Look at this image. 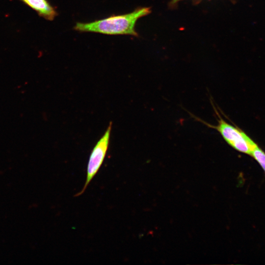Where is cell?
Here are the masks:
<instances>
[{
	"label": "cell",
	"mask_w": 265,
	"mask_h": 265,
	"mask_svg": "<svg viewBox=\"0 0 265 265\" xmlns=\"http://www.w3.org/2000/svg\"><path fill=\"white\" fill-rule=\"evenodd\" d=\"M213 108L217 117V124L203 123L217 131L224 140L236 150L251 155L256 144L240 129L226 122L213 106Z\"/></svg>",
	"instance_id": "obj_2"
},
{
	"label": "cell",
	"mask_w": 265,
	"mask_h": 265,
	"mask_svg": "<svg viewBox=\"0 0 265 265\" xmlns=\"http://www.w3.org/2000/svg\"><path fill=\"white\" fill-rule=\"evenodd\" d=\"M150 7H142L122 15L110 17L89 23H77L76 30L94 32L106 34H128L137 36L135 25L137 20L149 14Z\"/></svg>",
	"instance_id": "obj_1"
},
{
	"label": "cell",
	"mask_w": 265,
	"mask_h": 265,
	"mask_svg": "<svg viewBox=\"0 0 265 265\" xmlns=\"http://www.w3.org/2000/svg\"><path fill=\"white\" fill-rule=\"evenodd\" d=\"M111 128L112 123L110 122L104 134L93 148L87 164L86 181L82 189L75 195V197L84 193L101 168L108 150Z\"/></svg>",
	"instance_id": "obj_3"
},
{
	"label": "cell",
	"mask_w": 265,
	"mask_h": 265,
	"mask_svg": "<svg viewBox=\"0 0 265 265\" xmlns=\"http://www.w3.org/2000/svg\"><path fill=\"white\" fill-rule=\"evenodd\" d=\"M43 18L52 21L57 15L54 8L47 0H20Z\"/></svg>",
	"instance_id": "obj_4"
},
{
	"label": "cell",
	"mask_w": 265,
	"mask_h": 265,
	"mask_svg": "<svg viewBox=\"0 0 265 265\" xmlns=\"http://www.w3.org/2000/svg\"><path fill=\"white\" fill-rule=\"evenodd\" d=\"M251 155L259 163L265 172V153L256 144L253 149Z\"/></svg>",
	"instance_id": "obj_5"
},
{
	"label": "cell",
	"mask_w": 265,
	"mask_h": 265,
	"mask_svg": "<svg viewBox=\"0 0 265 265\" xmlns=\"http://www.w3.org/2000/svg\"><path fill=\"white\" fill-rule=\"evenodd\" d=\"M178 0H174V2H177V1H178Z\"/></svg>",
	"instance_id": "obj_6"
}]
</instances>
